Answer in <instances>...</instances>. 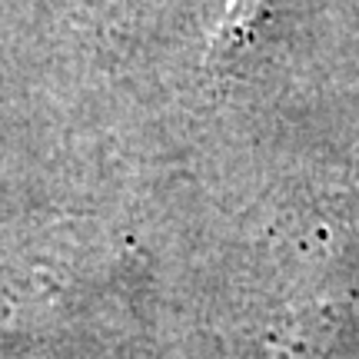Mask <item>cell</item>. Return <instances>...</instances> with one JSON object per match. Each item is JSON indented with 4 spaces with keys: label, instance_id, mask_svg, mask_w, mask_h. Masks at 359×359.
Masks as SVG:
<instances>
[{
    "label": "cell",
    "instance_id": "1",
    "mask_svg": "<svg viewBox=\"0 0 359 359\" xmlns=\"http://www.w3.org/2000/svg\"><path fill=\"white\" fill-rule=\"evenodd\" d=\"M263 4H266V0H230V11H226L217 37H213V53L217 50L230 53L233 47L250 34V27L257 24V17L263 13Z\"/></svg>",
    "mask_w": 359,
    "mask_h": 359
}]
</instances>
